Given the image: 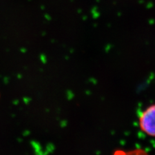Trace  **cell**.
I'll list each match as a JSON object with an SVG mask.
<instances>
[{"instance_id":"1","label":"cell","mask_w":155,"mask_h":155,"mask_svg":"<svg viewBox=\"0 0 155 155\" xmlns=\"http://www.w3.org/2000/svg\"><path fill=\"white\" fill-rule=\"evenodd\" d=\"M138 124L145 134L155 137V104L148 106L140 113Z\"/></svg>"},{"instance_id":"2","label":"cell","mask_w":155,"mask_h":155,"mask_svg":"<svg viewBox=\"0 0 155 155\" xmlns=\"http://www.w3.org/2000/svg\"><path fill=\"white\" fill-rule=\"evenodd\" d=\"M113 155H149L143 149H137L130 150V151H123V150H117L116 151Z\"/></svg>"}]
</instances>
